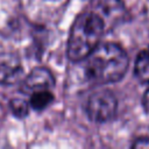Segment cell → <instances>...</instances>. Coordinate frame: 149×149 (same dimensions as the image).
<instances>
[{"instance_id": "obj_1", "label": "cell", "mask_w": 149, "mask_h": 149, "mask_svg": "<svg viewBox=\"0 0 149 149\" xmlns=\"http://www.w3.org/2000/svg\"><path fill=\"white\" fill-rule=\"evenodd\" d=\"M128 68V56L115 43L98 44L87 56L85 74L95 84H109L120 80Z\"/></svg>"}, {"instance_id": "obj_2", "label": "cell", "mask_w": 149, "mask_h": 149, "mask_svg": "<svg viewBox=\"0 0 149 149\" xmlns=\"http://www.w3.org/2000/svg\"><path fill=\"white\" fill-rule=\"evenodd\" d=\"M105 30V21L95 12H84L73 22L69 42L68 56L71 61L86 58L99 44Z\"/></svg>"}, {"instance_id": "obj_3", "label": "cell", "mask_w": 149, "mask_h": 149, "mask_svg": "<svg viewBox=\"0 0 149 149\" xmlns=\"http://www.w3.org/2000/svg\"><path fill=\"white\" fill-rule=\"evenodd\" d=\"M118 102L109 91H98L90 95L86 102V114L93 122L111 121L116 113Z\"/></svg>"}, {"instance_id": "obj_4", "label": "cell", "mask_w": 149, "mask_h": 149, "mask_svg": "<svg viewBox=\"0 0 149 149\" xmlns=\"http://www.w3.org/2000/svg\"><path fill=\"white\" fill-rule=\"evenodd\" d=\"M22 76L23 68L19 56L13 52L0 51V84H14Z\"/></svg>"}, {"instance_id": "obj_5", "label": "cell", "mask_w": 149, "mask_h": 149, "mask_svg": "<svg viewBox=\"0 0 149 149\" xmlns=\"http://www.w3.org/2000/svg\"><path fill=\"white\" fill-rule=\"evenodd\" d=\"M54 86L55 78L45 68H35L22 83V90L28 94L40 91H50Z\"/></svg>"}, {"instance_id": "obj_6", "label": "cell", "mask_w": 149, "mask_h": 149, "mask_svg": "<svg viewBox=\"0 0 149 149\" xmlns=\"http://www.w3.org/2000/svg\"><path fill=\"white\" fill-rule=\"evenodd\" d=\"M135 74L144 83H149V47L141 51L135 63Z\"/></svg>"}, {"instance_id": "obj_7", "label": "cell", "mask_w": 149, "mask_h": 149, "mask_svg": "<svg viewBox=\"0 0 149 149\" xmlns=\"http://www.w3.org/2000/svg\"><path fill=\"white\" fill-rule=\"evenodd\" d=\"M54 101V95L50 91H40L30 94L29 106L36 111H42L47 108Z\"/></svg>"}, {"instance_id": "obj_8", "label": "cell", "mask_w": 149, "mask_h": 149, "mask_svg": "<svg viewBox=\"0 0 149 149\" xmlns=\"http://www.w3.org/2000/svg\"><path fill=\"white\" fill-rule=\"evenodd\" d=\"M10 108H12V112L19 116V118H23L28 114L29 112V104L23 100V99H20V98H15L10 101Z\"/></svg>"}, {"instance_id": "obj_9", "label": "cell", "mask_w": 149, "mask_h": 149, "mask_svg": "<svg viewBox=\"0 0 149 149\" xmlns=\"http://www.w3.org/2000/svg\"><path fill=\"white\" fill-rule=\"evenodd\" d=\"M134 148H149V137H141L137 139L133 143Z\"/></svg>"}, {"instance_id": "obj_10", "label": "cell", "mask_w": 149, "mask_h": 149, "mask_svg": "<svg viewBox=\"0 0 149 149\" xmlns=\"http://www.w3.org/2000/svg\"><path fill=\"white\" fill-rule=\"evenodd\" d=\"M143 106H144L146 111L149 113V87H148V90L146 91V93L143 95Z\"/></svg>"}]
</instances>
